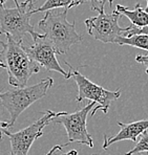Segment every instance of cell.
<instances>
[{
    "mask_svg": "<svg viewBox=\"0 0 148 155\" xmlns=\"http://www.w3.org/2000/svg\"><path fill=\"white\" fill-rule=\"evenodd\" d=\"M6 42L0 49V67L8 71V84L14 88L25 87L29 80L40 71L41 66L33 61L24 51L23 43L13 40L5 35Z\"/></svg>",
    "mask_w": 148,
    "mask_h": 155,
    "instance_id": "1",
    "label": "cell"
},
{
    "mask_svg": "<svg viewBox=\"0 0 148 155\" xmlns=\"http://www.w3.org/2000/svg\"><path fill=\"white\" fill-rule=\"evenodd\" d=\"M67 10H51L45 12L38 26L53 44L57 54H67L70 47L82 42V36L76 31V22L67 21Z\"/></svg>",
    "mask_w": 148,
    "mask_h": 155,
    "instance_id": "2",
    "label": "cell"
},
{
    "mask_svg": "<svg viewBox=\"0 0 148 155\" xmlns=\"http://www.w3.org/2000/svg\"><path fill=\"white\" fill-rule=\"evenodd\" d=\"M53 85L54 80L52 78H46L35 85L0 90L1 105L10 113V118L6 120V129L13 127L20 114L32 104L44 97Z\"/></svg>",
    "mask_w": 148,
    "mask_h": 155,
    "instance_id": "3",
    "label": "cell"
},
{
    "mask_svg": "<svg viewBox=\"0 0 148 155\" xmlns=\"http://www.w3.org/2000/svg\"><path fill=\"white\" fill-rule=\"evenodd\" d=\"M69 68V79H74L76 82L77 87H78V95H77L76 101L78 103H82L85 100L92 102L96 106L92 110V115H95L98 110L103 111V113H107L110 107L111 102L116 101L121 95V91H110L105 89L102 86L92 83V81L80 74L77 69H75L69 63H65Z\"/></svg>",
    "mask_w": 148,
    "mask_h": 155,
    "instance_id": "4",
    "label": "cell"
},
{
    "mask_svg": "<svg viewBox=\"0 0 148 155\" xmlns=\"http://www.w3.org/2000/svg\"><path fill=\"white\" fill-rule=\"evenodd\" d=\"M33 13L25 1L16 4L15 8H5L0 3V35H10L18 43L23 42L25 34L34 36L37 31L29 21Z\"/></svg>",
    "mask_w": 148,
    "mask_h": 155,
    "instance_id": "5",
    "label": "cell"
},
{
    "mask_svg": "<svg viewBox=\"0 0 148 155\" xmlns=\"http://www.w3.org/2000/svg\"><path fill=\"white\" fill-rule=\"evenodd\" d=\"M95 106V103L89 102L84 108L76 112H58V115L54 118L53 122L64 126L67 133L68 143H79L88 146L89 148L94 147V140L89 132L87 131L86 122L88 114Z\"/></svg>",
    "mask_w": 148,
    "mask_h": 155,
    "instance_id": "6",
    "label": "cell"
},
{
    "mask_svg": "<svg viewBox=\"0 0 148 155\" xmlns=\"http://www.w3.org/2000/svg\"><path fill=\"white\" fill-rule=\"evenodd\" d=\"M58 112L47 110L43 113L38 120L27 126L26 128L18 132H10L8 129L3 130V133L8 136L11 142V151L8 155H27L31 147L36 140L43 135V129L51 124Z\"/></svg>",
    "mask_w": 148,
    "mask_h": 155,
    "instance_id": "7",
    "label": "cell"
},
{
    "mask_svg": "<svg viewBox=\"0 0 148 155\" xmlns=\"http://www.w3.org/2000/svg\"><path fill=\"white\" fill-rule=\"evenodd\" d=\"M120 17L121 15L117 11L110 14L104 10L99 11L98 16L85 20L88 35L103 43H115L116 39L127 31V27H121L118 23Z\"/></svg>",
    "mask_w": 148,
    "mask_h": 155,
    "instance_id": "8",
    "label": "cell"
},
{
    "mask_svg": "<svg viewBox=\"0 0 148 155\" xmlns=\"http://www.w3.org/2000/svg\"><path fill=\"white\" fill-rule=\"evenodd\" d=\"M32 37H33V45L24 46V51H26L29 58L49 71H57L64 76L66 80L69 79L68 72L65 71L62 66L59 64L56 58L57 52L47 38L43 34L39 33H36Z\"/></svg>",
    "mask_w": 148,
    "mask_h": 155,
    "instance_id": "9",
    "label": "cell"
},
{
    "mask_svg": "<svg viewBox=\"0 0 148 155\" xmlns=\"http://www.w3.org/2000/svg\"><path fill=\"white\" fill-rule=\"evenodd\" d=\"M120 126V131L116 135L113 136H104L103 148L107 149L110 145L121 142V140H133L136 143L139 136H141L148 129V120H136V122L129 123V124H123L121 122H118Z\"/></svg>",
    "mask_w": 148,
    "mask_h": 155,
    "instance_id": "10",
    "label": "cell"
},
{
    "mask_svg": "<svg viewBox=\"0 0 148 155\" xmlns=\"http://www.w3.org/2000/svg\"><path fill=\"white\" fill-rule=\"evenodd\" d=\"M117 11L120 15H124L130 20L131 24L136 27H144L148 25V12L145 11L140 5V3H136L135 8H130L123 6L121 4H117Z\"/></svg>",
    "mask_w": 148,
    "mask_h": 155,
    "instance_id": "11",
    "label": "cell"
},
{
    "mask_svg": "<svg viewBox=\"0 0 148 155\" xmlns=\"http://www.w3.org/2000/svg\"><path fill=\"white\" fill-rule=\"evenodd\" d=\"M88 0H46L40 8H34L32 11L33 14L40 12H47L51 10H57V8H63V10H70V8L78 6Z\"/></svg>",
    "mask_w": 148,
    "mask_h": 155,
    "instance_id": "12",
    "label": "cell"
},
{
    "mask_svg": "<svg viewBox=\"0 0 148 155\" xmlns=\"http://www.w3.org/2000/svg\"><path fill=\"white\" fill-rule=\"evenodd\" d=\"M115 43L118 45H129L148 51V36L146 35H133L129 37L120 36L116 39Z\"/></svg>",
    "mask_w": 148,
    "mask_h": 155,
    "instance_id": "13",
    "label": "cell"
},
{
    "mask_svg": "<svg viewBox=\"0 0 148 155\" xmlns=\"http://www.w3.org/2000/svg\"><path fill=\"white\" fill-rule=\"evenodd\" d=\"M143 152H148V132L145 131L142 135L140 136L139 142H136L133 149L128 151L125 155H133L138 153H143Z\"/></svg>",
    "mask_w": 148,
    "mask_h": 155,
    "instance_id": "14",
    "label": "cell"
},
{
    "mask_svg": "<svg viewBox=\"0 0 148 155\" xmlns=\"http://www.w3.org/2000/svg\"><path fill=\"white\" fill-rule=\"evenodd\" d=\"M133 35H146L148 36V25L144 27H136L131 24L130 26H127V31L123 34L124 37H129Z\"/></svg>",
    "mask_w": 148,
    "mask_h": 155,
    "instance_id": "15",
    "label": "cell"
},
{
    "mask_svg": "<svg viewBox=\"0 0 148 155\" xmlns=\"http://www.w3.org/2000/svg\"><path fill=\"white\" fill-rule=\"evenodd\" d=\"M89 2H90V8L92 11L99 12L101 10H104L106 3H108L109 6L113 5V0H89Z\"/></svg>",
    "mask_w": 148,
    "mask_h": 155,
    "instance_id": "16",
    "label": "cell"
},
{
    "mask_svg": "<svg viewBox=\"0 0 148 155\" xmlns=\"http://www.w3.org/2000/svg\"><path fill=\"white\" fill-rule=\"evenodd\" d=\"M136 61L140 64H143L145 66V71L148 74V54L146 56H136Z\"/></svg>",
    "mask_w": 148,
    "mask_h": 155,
    "instance_id": "17",
    "label": "cell"
},
{
    "mask_svg": "<svg viewBox=\"0 0 148 155\" xmlns=\"http://www.w3.org/2000/svg\"><path fill=\"white\" fill-rule=\"evenodd\" d=\"M69 143H65V145H56V146H54L53 148H52L51 150H49V152H47L45 155H56L57 152H59V151H61V150L63 149V147H65V146H67Z\"/></svg>",
    "mask_w": 148,
    "mask_h": 155,
    "instance_id": "18",
    "label": "cell"
},
{
    "mask_svg": "<svg viewBox=\"0 0 148 155\" xmlns=\"http://www.w3.org/2000/svg\"><path fill=\"white\" fill-rule=\"evenodd\" d=\"M6 129V122L0 120V140L2 138V134H3V130Z\"/></svg>",
    "mask_w": 148,
    "mask_h": 155,
    "instance_id": "19",
    "label": "cell"
},
{
    "mask_svg": "<svg viewBox=\"0 0 148 155\" xmlns=\"http://www.w3.org/2000/svg\"><path fill=\"white\" fill-rule=\"evenodd\" d=\"M25 2H27L29 3V10L31 11H33L34 10V0H27V1H25Z\"/></svg>",
    "mask_w": 148,
    "mask_h": 155,
    "instance_id": "20",
    "label": "cell"
},
{
    "mask_svg": "<svg viewBox=\"0 0 148 155\" xmlns=\"http://www.w3.org/2000/svg\"><path fill=\"white\" fill-rule=\"evenodd\" d=\"M61 155H78V152L76 150H72V151L67 152V153H62Z\"/></svg>",
    "mask_w": 148,
    "mask_h": 155,
    "instance_id": "21",
    "label": "cell"
},
{
    "mask_svg": "<svg viewBox=\"0 0 148 155\" xmlns=\"http://www.w3.org/2000/svg\"><path fill=\"white\" fill-rule=\"evenodd\" d=\"M5 1H8V0H0V3H2V4H3ZM14 1H15V3H16V4H18V3H19V2H18V0H14ZM25 1H27V0H25Z\"/></svg>",
    "mask_w": 148,
    "mask_h": 155,
    "instance_id": "22",
    "label": "cell"
},
{
    "mask_svg": "<svg viewBox=\"0 0 148 155\" xmlns=\"http://www.w3.org/2000/svg\"><path fill=\"white\" fill-rule=\"evenodd\" d=\"M146 1H147V6H146V8H145V11L148 12V0H146Z\"/></svg>",
    "mask_w": 148,
    "mask_h": 155,
    "instance_id": "23",
    "label": "cell"
},
{
    "mask_svg": "<svg viewBox=\"0 0 148 155\" xmlns=\"http://www.w3.org/2000/svg\"><path fill=\"white\" fill-rule=\"evenodd\" d=\"M3 43H4V42H2V41H0V45H3Z\"/></svg>",
    "mask_w": 148,
    "mask_h": 155,
    "instance_id": "24",
    "label": "cell"
}]
</instances>
